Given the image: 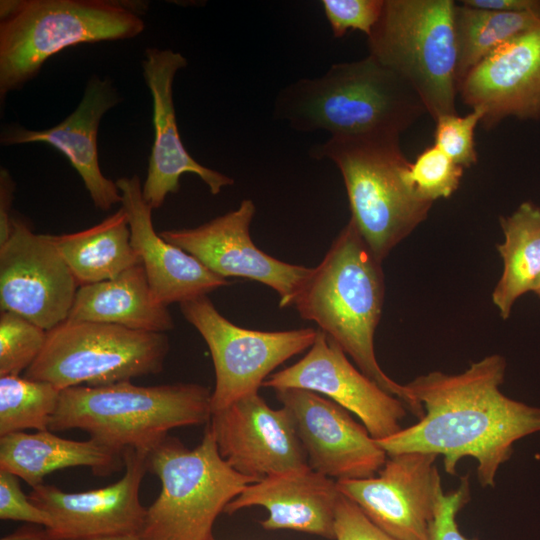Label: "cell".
Returning a JSON list of instances; mask_svg holds the SVG:
<instances>
[{
  "label": "cell",
  "instance_id": "1",
  "mask_svg": "<svg viewBox=\"0 0 540 540\" xmlns=\"http://www.w3.org/2000/svg\"><path fill=\"white\" fill-rule=\"evenodd\" d=\"M506 372L503 356L482 358L458 374L433 371L404 384L407 408L419 421L376 440L388 456L424 452L443 457L454 475L459 461L477 462L482 487H494L499 467L519 439L540 432V407L500 391Z\"/></svg>",
  "mask_w": 540,
  "mask_h": 540
},
{
  "label": "cell",
  "instance_id": "2",
  "mask_svg": "<svg viewBox=\"0 0 540 540\" xmlns=\"http://www.w3.org/2000/svg\"><path fill=\"white\" fill-rule=\"evenodd\" d=\"M425 113L416 91L370 55L289 84L273 111L297 131L325 130L335 138L400 136Z\"/></svg>",
  "mask_w": 540,
  "mask_h": 540
},
{
  "label": "cell",
  "instance_id": "3",
  "mask_svg": "<svg viewBox=\"0 0 540 540\" xmlns=\"http://www.w3.org/2000/svg\"><path fill=\"white\" fill-rule=\"evenodd\" d=\"M381 264L350 219L319 265L311 268L292 306L302 319L316 323L366 376L407 406L404 385L382 370L375 354L385 296Z\"/></svg>",
  "mask_w": 540,
  "mask_h": 540
},
{
  "label": "cell",
  "instance_id": "4",
  "mask_svg": "<svg viewBox=\"0 0 540 540\" xmlns=\"http://www.w3.org/2000/svg\"><path fill=\"white\" fill-rule=\"evenodd\" d=\"M211 394L196 383L70 387L60 392L48 429H80L121 453L128 448L149 452L171 429L209 423Z\"/></svg>",
  "mask_w": 540,
  "mask_h": 540
},
{
  "label": "cell",
  "instance_id": "5",
  "mask_svg": "<svg viewBox=\"0 0 540 540\" xmlns=\"http://www.w3.org/2000/svg\"><path fill=\"white\" fill-rule=\"evenodd\" d=\"M140 4L113 0H1L0 99L35 78L43 64L80 44L135 38Z\"/></svg>",
  "mask_w": 540,
  "mask_h": 540
},
{
  "label": "cell",
  "instance_id": "6",
  "mask_svg": "<svg viewBox=\"0 0 540 540\" xmlns=\"http://www.w3.org/2000/svg\"><path fill=\"white\" fill-rule=\"evenodd\" d=\"M310 156L338 167L350 219L379 262L427 218L433 203L419 198L405 181L410 162L400 136L330 137L312 147Z\"/></svg>",
  "mask_w": 540,
  "mask_h": 540
},
{
  "label": "cell",
  "instance_id": "7",
  "mask_svg": "<svg viewBox=\"0 0 540 540\" xmlns=\"http://www.w3.org/2000/svg\"><path fill=\"white\" fill-rule=\"evenodd\" d=\"M147 467L159 478L161 491L146 509L142 540H215L217 517L258 481L221 457L208 425L192 449L168 434L148 452Z\"/></svg>",
  "mask_w": 540,
  "mask_h": 540
},
{
  "label": "cell",
  "instance_id": "8",
  "mask_svg": "<svg viewBox=\"0 0 540 540\" xmlns=\"http://www.w3.org/2000/svg\"><path fill=\"white\" fill-rule=\"evenodd\" d=\"M452 0H384L367 37L369 55L403 78L427 113L457 114V47Z\"/></svg>",
  "mask_w": 540,
  "mask_h": 540
},
{
  "label": "cell",
  "instance_id": "9",
  "mask_svg": "<svg viewBox=\"0 0 540 540\" xmlns=\"http://www.w3.org/2000/svg\"><path fill=\"white\" fill-rule=\"evenodd\" d=\"M169 347L165 333L66 319L47 331L40 354L24 376L60 391L131 381L160 373Z\"/></svg>",
  "mask_w": 540,
  "mask_h": 540
},
{
  "label": "cell",
  "instance_id": "10",
  "mask_svg": "<svg viewBox=\"0 0 540 540\" xmlns=\"http://www.w3.org/2000/svg\"><path fill=\"white\" fill-rule=\"evenodd\" d=\"M179 306L212 356L216 376L211 394L212 413L258 393L275 368L309 349L317 336L313 328L258 331L239 327L221 315L207 295Z\"/></svg>",
  "mask_w": 540,
  "mask_h": 540
},
{
  "label": "cell",
  "instance_id": "11",
  "mask_svg": "<svg viewBox=\"0 0 540 540\" xmlns=\"http://www.w3.org/2000/svg\"><path fill=\"white\" fill-rule=\"evenodd\" d=\"M79 285L50 235L13 217L0 246V308L49 331L68 318Z\"/></svg>",
  "mask_w": 540,
  "mask_h": 540
},
{
  "label": "cell",
  "instance_id": "12",
  "mask_svg": "<svg viewBox=\"0 0 540 540\" xmlns=\"http://www.w3.org/2000/svg\"><path fill=\"white\" fill-rule=\"evenodd\" d=\"M437 455L388 456L377 476L337 481L339 492L367 518L398 540H429L441 478Z\"/></svg>",
  "mask_w": 540,
  "mask_h": 540
},
{
  "label": "cell",
  "instance_id": "13",
  "mask_svg": "<svg viewBox=\"0 0 540 540\" xmlns=\"http://www.w3.org/2000/svg\"><path fill=\"white\" fill-rule=\"evenodd\" d=\"M255 211L253 201L244 199L237 209L198 227L164 230L159 235L218 276L260 282L278 293L281 308L292 306L311 268L276 259L254 244L249 228Z\"/></svg>",
  "mask_w": 540,
  "mask_h": 540
},
{
  "label": "cell",
  "instance_id": "14",
  "mask_svg": "<svg viewBox=\"0 0 540 540\" xmlns=\"http://www.w3.org/2000/svg\"><path fill=\"white\" fill-rule=\"evenodd\" d=\"M262 386L275 391L296 388L323 394L355 414L375 440L400 431L408 409L403 401L355 367L344 351L319 329L306 355L292 366L271 374Z\"/></svg>",
  "mask_w": 540,
  "mask_h": 540
},
{
  "label": "cell",
  "instance_id": "15",
  "mask_svg": "<svg viewBox=\"0 0 540 540\" xmlns=\"http://www.w3.org/2000/svg\"><path fill=\"white\" fill-rule=\"evenodd\" d=\"M147 451H123L124 475L115 483L83 492H65L54 485L32 488L30 500L46 511L52 540H85L119 534H139L146 509L140 487L147 467Z\"/></svg>",
  "mask_w": 540,
  "mask_h": 540
},
{
  "label": "cell",
  "instance_id": "16",
  "mask_svg": "<svg viewBox=\"0 0 540 540\" xmlns=\"http://www.w3.org/2000/svg\"><path fill=\"white\" fill-rule=\"evenodd\" d=\"M291 414L313 470L334 480L374 476L388 455L349 411L318 393L304 389L276 390Z\"/></svg>",
  "mask_w": 540,
  "mask_h": 540
},
{
  "label": "cell",
  "instance_id": "17",
  "mask_svg": "<svg viewBox=\"0 0 540 540\" xmlns=\"http://www.w3.org/2000/svg\"><path fill=\"white\" fill-rule=\"evenodd\" d=\"M208 426L221 457L243 475L260 480L309 466L290 412L258 393L212 413Z\"/></svg>",
  "mask_w": 540,
  "mask_h": 540
},
{
  "label": "cell",
  "instance_id": "18",
  "mask_svg": "<svg viewBox=\"0 0 540 540\" xmlns=\"http://www.w3.org/2000/svg\"><path fill=\"white\" fill-rule=\"evenodd\" d=\"M457 91L464 104L482 111L485 130L508 117L540 119V22L492 51Z\"/></svg>",
  "mask_w": 540,
  "mask_h": 540
},
{
  "label": "cell",
  "instance_id": "19",
  "mask_svg": "<svg viewBox=\"0 0 540 540\" xmlns=\"http://www.w3.org/2000/svg\"><path fill=\"white\" fill-rule=\"evenodd\" d=\"M187 59L170 49L147 48L142 61L143 76L153 103L154 139L146 179L142 185L145 201L154 209L161 207L169 193L180 188L185 173L197 175L217 195L234 180L197 162L184 147L176 122L173 81Z\"/></svg>",
  "mask_w": 540,
  "mask_h": 540
},
{
  "label": "cell",
  "instance_id": "20",
  "mask_svg": "<svg viewBox=\"0 0 540 540\" xmlns=\"http://www.w3.org/2000/svg\"><path fill=\"white\" fill-rule=\"evenodd\" d=\"M121 101L109 78L93 75L88 80L76 109L62 122L44 130H31L17 124L5 125L0 143L12 146L46 143L61 152L80 175L96 208L108 211L121 203L116 181L100 169L97 133L104 114Z\"/></svg>",
  "mask_w": 540,
  "mask_h": 540
},
{
  "label": "cell",
  "instance_id": "21",
  "mask_svg": "<svg viewBox=\"0 0 540 540\" xmlns=\"http://www.w3.org/2000/svg\"><path fill=\"white\" fill-rule=\"evenodd\" d=\"M121 192V207L127 214L131 244L144 266L156 299L172 303L207 295L230 284L183 249L165 241L152 223L153 208L145 201L137 175L116 180Z\"/></svg>",
  "mask_w": 540,
  "mask_h": 540
},
{
  "label": "cell",
  "instance_id": "22",
  "mask_svg": "<svg viewBox=\"0 0 540 540\" xmlns=\"http://www.w3.org/2000/svg\"><path fill=\"white\" fill-rule=\"evenodd\" d=\"M337 481L310 466L262 478L248 485L225 508L233 514L262 506L265 530H293L335 540Z\"/></svg>",
  "mask_w": 540,
  "mask_h": 540
},
{
  "label": "cell",
  "instance_id": "23",
  "mask_svg": "<svg viewBox=\"0 0 540 540\" xmlns=\"http://www.w3.org/2000/svg\"><path fill=\"white\" fill-rule=\"evenodd\" d=\"M123 466V453L91 438L66 439L49 429L0 437V470L14 474L32 488L43 484L46 475L65 468L89 467L94 474L106 476Z\"/></svg>",
  "mask_w": 540,
  "mask_h": 540
},
{
  "label": "cell",
  "instance_id": "24",
  "mask_svg": "<svg viewBox=\"0 0 540 540\" xmlns=\"http://www.w3.org/2000/svg\"><path fill=\"white\" fill-rule=\"evenodd\" d=\"M67 319L158 333L174 327L167 306L154 296L142 263L113 279L79 286Z\"/></svg>",
  "mask_w": 540,
  "mask_h": 540
},
{
  "label": "cell",
  "instance_id": "25",
  "mask_svg": "<svg viewBox=\"0 0 540 540\" xmlns=\"http://www.w3.org/2000/svg\"><path fill=\"white\" fill-rule=\"evenodd\" d=\"M50 238L79 286L113 279L141 263L122 207L88 229Z\"/></svg>",
  "mask_w": 540,
  "mask_h": 540
},
{
  "label": "cell",
  "instance_id": "26",
  "mask_svg": "<svg viewBox=\"0 0 540 540\" xmlns=\"http://www.w3.org/2000/svg\"><path fill=\"white\" fill-rule=\"evenodd\" d=\"M499 222L504 241L497 250L503 269L492 302L501 318L507 319L517 299L532 292L540 277V207L525 201Z\"/></svg>",
  "mask_w": 540,
  "mask_h": 540
},
{
  "label": "cell",
  "instance_id": "27",
  "mask_svg": "<svg viewBox=\"0 0 540 540\" xmlns=\"http://www.w3.org/2000/svg\"><path fill=\"white\" fill-rule=\"evenodd\" d=\"M539 22L540 10L501 12L456 4L457 87L469 71L497 47Z\"/></svg>",
  "mask_w": 540,
  "mask_h": 540
},
{
  "label": "cell",
  "instance_id": "28",
  "mask_svg": "<svg viewBox=\"0 0 540 540\" xmlns=\"http://www.w3.org/2000/svg\"><path fill=\"white\" fill-rule=\"evenodd\" d=\"M60 392L45 381L0 376V437L26 429L47 430Z\"/></svg>",
  "mask_w": 540,
  "mask_h": 540
},
{
  "label": "cell",
  "instance_id": "29",
  "mask_svg": "<svg viewBox=\"0 0 540 540\" xmlns=\"http://www.w3.org/2000/svg\"><path fill=\"white\" fill-rule=\"evenodd\" d=\"M47 331L10 311L0 314V376L20 375L40 354Z\"/></svg>",
  "mask_w": 540,
  "mask_h": 540
},
{
  "label": "cell",
  "instance_id": "30",
  "mask_svg": "<svg viewBox=\"0 0 540 540\" xmlns=\"http://www.w3.org/2000/svg\"><path fill=\"white\" fill-rule=\"evenodd\" d=\"M464 168L451 160L437 146L423 150L404 171V178L421 199L434 203L449 198L458 188Z\"/></svg>",
  "mask_w": 540,
  "mask_h": 540
},
{
  "label": "cell",
  "instance_id": "31",
  "mask_svg": "<svg viewBox=\"0 0 540 540\" xmlns=\"http://www.w3.org/2000/svg\"><path fill=\"white\" fill-rule=\"evenodd\" d=\"M482 117V111L472 109L463 116L450 114L438 118L435 121L434 145L456 164L470 167L477 162L474 133Z\"/></svg>",
  "mask_w": 540,
  "mask_h": 540
},
{
  "label": "cell",
  "instance_id": "32",
  "mask_svg": "<svg viewBox=\"0 0 540 540\" xmlns=\"http://www.w3.org/2000/svg\"><path fill=\"white\" fill-rule=\"evenodd\" d=\"M322 6L334 37H343L348 30L368 37L382 14L384 0H323Z\"/></svg>",
  "mask_w": 540,
  "mask_h": 540
},
{
  "label": "cell",
  "instance_id": "33",
  "mask_svg": "<svg viewBox=\"0 0 540 540\" xmlns=\"http://www.w3.org/2000/svg\"><path fill=\"white\" fill-rule=\"evenodd\" d=\"M470 500L468 476L462 477L458 488L445 493L441 488L437 495L434 518L430 527L429 540H479L461 533L457 514Z\"/></svg>",
  "mask_w": 540,
  "mask_h": 540
},
{
  "label": "cell",
  "instance_id": "34",
  "mask_svg": "<svg viewBox=\"0 0 540 540\" xmlns=\"http://www.w3.org/2000/svg\"><path fill=\"white\" fill-rule=\"evenodd\" d=\"M0 519L23 521L46 528L53 524L50 515L22 491L19 478L4 470H0Z\"/></svg>",
  "mask_w": 540,
  "mask_h": 540
},
{
  "label": "cell",
  "instance_id": "35",
  "mask_svg": "<svg viewBox=\"0 0 540 540\" xmlns=\"http://www.w3.org/2000/svg\"><path fill=\"white\" fill-rule=\"evenodd\" d=\"M335 540L398 539L377 527L355 503L341 494L336 507Z\"/></svg>",
  "mask_w": 540,
  "mask_h": 540
},
{
  "label": "cell",
  "instance_id": "36",
  "mask_svg": "<svg viewBox=\"0 0 540 540\" xmlns=\"http://www.w3.org/2000/svg\"><path fill=\"white\" fill-rule=\"evenodd\" d=\"M15 182L6 168L0 170V246L8 239L12 231Z\"/></svg>",
  "mask_w": 540,
  "mask_h": 540
},
{
  "label": "cell",
  "instance_id": "37",
  "mask_svg": "<svg viewBox=\"0 0 540 540\" xmlns=\"http://www.w3.org/2000/svg\"><path fill=\"white\" fill-rule=\"evenodd\" d=\"M462 4L474 8L501 12L540 10V0H464Z\"/></svg>",
  "mask_w": 540,
  "mask_h": 540
},
{
  "label": "cell",
  "instance_id": "38",
  "mask_svg": "<svg viewBox=\"0 0 540 540\" xmlns=\"http://www.w3.org/2000/svg\"><path fill=\"white\" fill-rule=\"evenodd\" d=\"M0 540H52L46 527L40 525H26L15 532L3 536Z\"/></svg>",
  "mask_w": 540,
  "mask_h": 540
},
{
  "label": "cell",
  "instance_id": "39",
  "mask_svg": "<svg viewBox=\"0 0 540 540\" xmlns=\"http://www.w3.org/2000/svg\"><path fill=\"white\" fill-rule=\"evenodd\" d=\"M85 540H142V539L139 536V534L131 533V534L111 535V536L98 537V538L85 539Z\"/></svg>",
  "mask_w": 540,
  "mask_h": 540
},
{
  "label": "cell",
  "instance_id": "40",
  "mask_svg": "<svg viewBox=\"0 0 540 540\" xmlns=\"http://www.w3.org/2000/svg\"><path fill=\"white\" fill-rule=\"evenodd\" d=\"M532 292L534 294H536L538 297H540V277L537 280V282L535 283V285H534V287L532 289Z\"/></svg>",
  "mask_w": 540,
  "mask_h": 540
}]
</instances>
